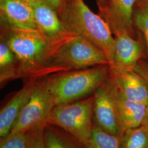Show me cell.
Segmentation results:
<instances>
[{"label":"cell","instance_id":"obj_1","mask_svg":"<svg viewBox=\"0 0 148 148\" xmlns=\"http://www.w3.org/2000/svg\"><path fill=\"white\" fill-rule=\"evenodd\" d=\"M1 39L5 41L16 55L19 79L26 80L68 42L48 37L38 29H18L1 23Z\"/></svg>","mask_w":148,"mask_h":148},{"label":"cell","instance_id":"obj_2","mask_svg":"<svg viewBox=\"0 0 148 148\" xmlns=\"http://www.w3.org/2000/svg\"><path fill=\"white\" fill-rule=\"evenodd\" d=\"M68 32L84 37L105 53L110 65L114 63L115 38L108 23L94 13L84 0H65L58 12Z\"/></svg>","mask_w":148,"mask_h":148},{"label":"cell","instance_id":"obj_3","mask_svg":"<svg viewBox=\"0 0 148 148\" xmlns=\"http://www.w3.org/2000/svg\"><path fill=\"white\" fill-rule=\"evenodd\" d=\"M109 65H102L45 77L55 106L72 103L93 95L109 76Z\"/></svg>","mask_w":148,"mask_h":148},{"label":"cell","instance_id":"obj_4","mask_svg":"<svg viewBox=\"0 0 148 148\" xmlns=\"http://www.w3.org/2000/svg\"><path fill=\"white\" fill-rule=\"evenodd\" d=\"M102 65H110L105 53L84 37L77 35L59 48L27 80Z\"/></svg>","mask_w":148,"mask_h":148},{"label":"cell","instance_id":"obj_5","mask_svg":"<svg viewBox=\"0 0 148 148\" xmlns=\"http://www.w3.org/2000/svg\"><path fill=\"white\" fill-rule=\"evenodd\" d=\"M94 101L93 94L79 101L55 106L46 123L60 128L85 146L94 124Z\"/></svg>","mask_w":148,"mask_h":148},{"label":"cell","instance_id":"obj_6","mask_svg":"<svg viewBox=\"0 0 148 148\" xmlns=\"http://www.w3.org/2000/svg\"><path fill=\"white\" fill-rule=\"evenodd\" d=\"M55 104L46 85L45 78L38 79L30 100L24 107L9 135L27 132L43 123Z\"/></svg>","mask_w":148,"mask_h":148},{"label":"cell","instance_id":"obj_7","mask_svg":"<svg viewBox=\"0 0 148 148\" xmlns=\"http://www.w3.org/2000/svg\"><path fill=\"white\" fill-rule=\"evenodd\" d=\"M94 95V123L106 132L122 138L125 130L118 112L115 84L109 74Z\"/></svg>","mask_w":148,"mask_h":148},{"label":"cell","instance_id":"obj_8","mask_svg":"<svg viewBox=\"0 0 148 148\" xmlns=\"http://www.w3.org/2000/svg\"><path fill=\"white\" fill-rule=\"evenodd\" d=\"M138 0H107L105 7L99 11V16L108 23L114 36L127 32L134 38L133 12Z\"/></svg>","mask_w":148,"mask_h":148},{"label":"cell","instance_id":"obj_9","mask_svg":"<svg viewBox=\"0 0 148 148\" xmlns=\"http://www.w3.org/2000/svg\"><path fill=\"white\" fill-rule=\"evenodd\" d=\"M32 5L37 29L48 37L68 41L77 35L68 32L60 21L58 12L42 0H36Z\"/></svg>","mask_w":148,"mask_h":148},{"label":"cell","instance_id":"obj_10","mask_svg":"<svg viewBox=\"0 0 148 148\" xmlns=\"http://www.w3.org/2000/svg\"><path fill=\"white\" fill-rule=\"evenodd\" d=\"M109 66V74L122 95L130 101L148 106V86L144 79L134 70Z\"/></svg>","mask_w":148,"mask_h":148},{"label":"cell","instance_id":"obj_11","mask_svg":"<svg viewBox=\"0 0 148 148\" xmlns=\"http://www.w3.org/2000/svg\"><path fill=\"white\" fill-rule=\"evenodd\" d=\"M37 80H27L21 89L1 109L0 112V141L7 137L11 132L23 109L30 100L35 90Z\"/></svg>","mask_w":148,"mask_h":148},{"label":"cell","instance_id":"obj_12","mask_svg":"<svg viewBox=\"0 0 148 148\" xmlns=\"http://www.w3.org/2000/svg\"><path fill=\"white\" fill-rule=\"evenodd\" d=\"M1 23L18 29L37 30L32 5L21 0H0Z\"/></svg>","mask_w":148,"mask_h":148},{"label":"cell","instance_id":"obj_13","mask_svg":"<svg viewBox=\"0 0 148 148\" xmlns=\"http://www.w3.org/2000/svg\"><path fill=\"white\" fill-rule=\"evenodd\" d=\"M115 38V56L114 63L122 69L134 70L143 57V47L140 41L127 32H123Z\"/></svg>","mask_w":148,"mask_h":148},{"label":"cell","instance_id":"obj_14","mask_svg":"<svg viewBox=\"0 0 148 148\" xmlns=\"http://www.w3.org/2000/svg\"><path fill=\"white\" fill-rule=\"evenodd\" d=\"M115 87L118 112L125 130L142 126L147 114L148 106L127 99L117 90L115 84Z\"/></svg>","mask_w":148,"mask_h":148},{"label":"cell","instance_id":"obj_15","mask_svg":"<svg viewBox=\"0 0 148 148\" xmlns=\"http://www.w3.org/2000/svg\"><path fill=\"white\" fill-rule=\"evenodd\" d=\"M19 79V66L16 55L5 41L0 42V82L1 87Z\"/></svg>","mask_w":148,"mask_h":148},{"label":"cell","instance_id":"obj_16","mask_svg":"<svg viewBox=\"0 0 148 148\" xmlns=\"http://www.w3.org/2000/svg\"><path fill=\"white\" fill-rule=\"evenodd\" d=\"M85 148H121V138L107 132L95 123Z\"/></svg>","mask_w":148,"mask_h":148},{"label":"cell","instance_id":"obj_17","mask_svg":"<svg viewBox=\"0 0 148 148\" xmlns=\"http://www.w3.org/2000/svg\"><path fill=\"white\" fill-rule=\"evenodd\" d=\"M43 135L45 148H71L68 133L58 127L46 123Z\"/></svg>","mask_w":148,"mask_h":148},{"label":"cell","instance_id":"obj_18","mask_svg":"<svg viewBox=\"0 0 148 148\" xmlns=\"http://www.w3.org/2000/svg\"><path fill=\"white\" fill-rule=\"evenodd\" d=\"M121 148H148V132L143 125L128 129L121 138Z\"/></svg>","mask_w":148,"mask_h":148},{"label":"cell","instance_id":"obj_19","mask_svg":"<svg viewBox=\"0 0 148 148\" xmlns=\"http://www.w3.org/2000/svg\"><path fill=\"white\" fill-rule=\"evenodd\" d=\"M134 26L143 35L148 58V1L138 0L133 12Z\"/></svg>","mask_w":148,"mask_h":148},{"label":"cell","instance_id":"obj_20","mask_svg":"<svg viewBox=\"0 0 148 148\" xmlns=\"http://www.w3.org/2000/svg\"><path fill=\"white\" fill-rule=\"evenodd\" d=\"M0 148H29L27 132L8 135L0 141Z\"/></svg>","mask_w":148,"mask_h":148},{"label":"cell","instance_id":"obj_21","mask_svg":"<svg viewBox=\"0 0 148 148\" xmlns=\"http://www.w3.org/2000/svg\"><path fill=\"white\" fill-rule=\"evenodd\" d=\"M46 124L40 125L27 132L29 148H45L43 132Z\"/></svg>","mask_w":148,"mask_h":148},{"label":"cell","instance_id":"obj_22","mask_svg":"<svg viewBox=\"0 0 148 148\" xmlns=\"http://www.w3.org/2000/svg\"><path fill=\"white\" fill-rule=\"evenodd\" d=\"M134 71L144 79L148 86V62L142 59H140L135 67Z\"/></svg>","mask_w":148,"mask_h":148},{"label":"cell","instance_id":"obj_23","mask_svg":"<svg viewBox=\"0 0 148 148\" xmlns=\"http://www.w3.org/2000/svg\"><path fill=\"white\" fill-rule=\"evenodd\" d=\"M42 1L46 2L49 5L53 7V8L58 13L63 5L65 0H42Z\"/></svg>","mask_w":148,"mask_h":148},{"label":"cell","instance_id":"obj_24","mask_svg":"<svg viewBox=\"0 0 148 148\" xmlns=\"http://www.w3.org/2000/svg\"><path fill=\"white\" fill-rule=\"evenodd\" d=\"M69 139L71 148H85L83 145L69 134Z\"/></svg>","mask_w":148,"mask_h":148},{"label":"cell","instance_id":"obj_25","mask_svg":"<svg viewBox=\"0 0 148 148\" xmlns=\"http://www.w3.org/2000/svg\"><path fill=\"white\" fill-rule=\"evenodd\" d=\"M99 8V11L101 10L106 5L107 0H95Z\"/></svg>","mask_w":148,"mask_h":148},{"label":"cell","instance_id":"obj_26","mask_svg":"<svg viewBox=\"0 0 148 148\" xmlns=\"http://www.w3.org/2000/svg\"><path fill=\"white\" fill-rule=\"evenodd\" d=\"M143 125L144 127L145 128V129L147 130L148 132V108H147V114L145 117L144 120L143 121Z\"/></svg>","mask_w":148,"mask_h":148},{"label":"cell","instance_id":"obj_27","mask_svg":"<svg viewBox=\"0 0 148 148\" xmlns=\"http://www.w3.org/2000/svg\"><path fill=\"white\" fill-rule=\"evenodd\" d=\"M21 1H24V2H26L27 3H29V4H31L32 2H34V1H36V0H21Z\"/></svg>","mask_w":148,"mask_h":148},{"label":"cell","instance_id":"obj_28","mask_svg":"<svg viewBox=\"0 0 148 148\" xmlns=\"http://www.w3.org/2000/svg\"></svg>","mask_w":148,"mask_h":148}]
</instances>
